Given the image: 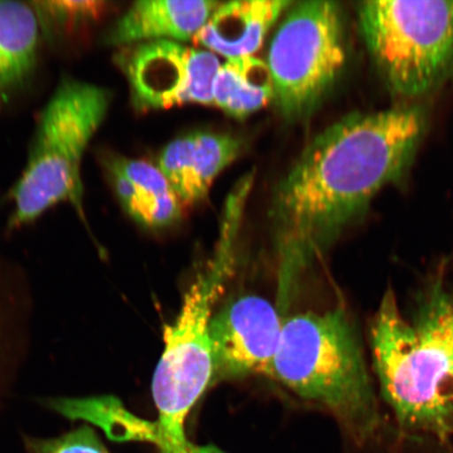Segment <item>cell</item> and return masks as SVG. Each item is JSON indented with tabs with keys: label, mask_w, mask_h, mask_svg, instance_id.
<instances>
[{
	"label": "cell",
	"mask_w": 453,
	"mask_h": 453,
	"mask_svg": "<svg viewBox=\"0 0 453 453\" xmlns=\"http://www.w3.org/2000/svg\"><path fill=\"white\" fill-rule=\"evenodd\" d=\"M425 129L418 106L354 112L305 147L275 187L270 207L285 298L311 260L379 192L404 177Z\"/></svg>",
	"instance_id": "1"
},
{
	"label": "cell",
	"mask_w": 453,
	"mask_h": 453,
	"mask_svg": "<svg viewBox=\"0 0 453 453\" xmlns=\"http://www.w3.org/2000/svg\"><path fill=\"white\" fill-rule=\"evenodd\" d=\"M251 187L249 180H241L230 192L212 257L187 288L174 321L164 327L163 353L151 385L158 417L152 422L150 441L161 453H186L187 418L212 383L213 311L234 269L236 240Z\"/></svg>",
	"instance_id": "2"
},
{
	"label": "cell",
	"mask_w": 453,
	"mask_h": 453,
	"mask_svg": "<svg viewBox=\"0 0 453 453\" xmlns=\"http://www.w3.org/2000/svg\"><path fill=\"white\" fill-rule=\"evenodd\" d=\"M269 377L336 418L364 445L380 426L364 345L347 310L304 311L283 320Z\"/></svg>",
	"instance_id": "3"
},
{
	"label": "cell",
	"mask_w": 453,
	"mask_h": 453,
	"mask_svg": "<svg viewBox=\"0 0 453 453\" xmlns=\"http://www.w3.org/2000/svg\"><path fill=\"white\" fill-rule=\"evenodd\" d=\"M110 104L109 90L62 79L39 119L27 165L14 187L10 228L33 223L61 203H71L85 220L83 157Z\"/></svg>",
	"instance_id": "4"
},
{
	"label": "cell",
	"mask_w": 453,
	"mask_h": 453,
	"mask_svg": "<svg viewBox=\"0 0 453 453\" xmlns=\"http://www.w3.org/2000/svg\"><path fill=\"white\" fill-rule=\"evenodd\" d=\"M371 348L381 395L404 432L444 443L453 435V383L449 361L405 319L392 288L371 326Z\"/></svg>",
	"instance_id": "5"
},
{
	"label": "cell",
	"mask_w": 453,
	"mask_h": 453,
	"mask_svg": "<svg viewBox=\"0 0 453 453\" xmlns=\"http://www.w3.org/2000/svg\"><path fill=\"white\" fill-rule=\"evenodd\" d=\"M357 13L368 55L396 97H423L452 76L453 0H370Z\"/></svg>",
	"instance_id": "6"
},
{
	"label": "cell",
	"mask_w": 453,
	"mask_h": 453,
	"mask_svg": "<svg viewBox=\"0 0 453 453\" xmlns=\"http://www.w3.org/2000/svg\"><path fill=\"white\" fill-rule=\"evenodd\" d=\"M347 60L340 4L326 0L292 4L268 52L277 111L288 121L308 118L331 92Z\"/></svg>",
	"instance_id": "7"
},
{
	"label": "cell",
	"mask_w": 453,
	"mask_h": 453,
	"mask_svg": "<svg viewBox=\"0 0 453 453\" xmlns=\"http://www.w3.org/2000/svg\"><path fill=\"white\" fill-rule=\"evenodd\" d=\"M116 61L137 110L213 104V82L220 62L211 50L172 41L147 42L123 48Z\"/></svg>",
	"instance_id": "8"
},
{
	"label": "cell",
	"mask_w": 453,
	"mask_h": 453,
	"mask_svg": "<svg viewBox=\"0 0 453 453\" xmlns=\"http://www.w3.org/2000/svg\"><path fill=\"white\" fill-rule=\"evenodd\" d=\"M282 326L280 311L263 297L245 296L225 304L211 326L212 382L269 376Z\"/></svg>",
	"instance_id": "9"
},
{
	"label": "cell",
	"mask_w": 453,
	"mask_h": 453,
	"mask_svg": "<svg viewBox=\"0 0 453 453\" xmlns=\"http://www.w3.org/2000/svg\"><path fill=\"white\" fill-rule=\"evenodd\" d=\"M242 142L234 135L198 132L175 139L164 149L157 168L185 207L208 196L214 180L241 154Z\"/></svg>",
	"instance_id": "10"
},
{
	"label": "cell",
	"mask_w": 453,
	"mask_h": 453,
	"mask_svg": "<svg viewBox=\"0 0 453 453\" xmlns=\"http://www.w3.org/2000/svg\"><path fill=\"white\" fill-rule=\"evenodd\" d=\"M220 3L208 0H142L107 32L104 42L126 48L147 42L194 41Z\"/></svg>",
	"instance_id": "11"
},
{
	"label": "cell",
	"mask_w": 453,
	"mask_h": 453,
	"mask_svg": "<svg viewBox=\"0 0 453 453\" xmlns=\"http://www.w3.org/2000/svg\"><path fill=\"white\" fill-rule=\"evenodd\" d=\"M293 4L288 0H236L219 7L194 42L225 58L252 56L270 28Z\"/></svg>",
	"instance_id": "12"
},
{
	"label": "cell",
	"mask_w": 453,
	"mask_h": 453,
	"mask_svg": "<svg viewBox=\"0 0 453 453\" xmlns=\"http://www.w3.org/2000/svg\"><path fill=\"white\" fill-rule=\"evenodd\" d=\"M105 160L119 201L134 220L150 228H160L180 219L183 207L157 166L121 157Z\"/></svg>",
	"instance_id": "13"
},
{
	"label": "cell",
	"mask_w": 453,
	"mask_h": 453,
	"mask_svg": "<svg viewBox=\"0 0 453 453\" xmlns=\"http://www.w3.org/2000/svg\"><path fill=\"white\" fill-rule=\"evenodd\" d=\"M39 28L32 4L0 2V107L25 88L35 70Z\"/></svg>",
	"instance_id": "14"
},
{
	"label": "cell",
	"mask_w": 453,
	"mask_h": 453,
	"mask_svg": "<svg viewBox=\"0 0 453 453\" xmlns=\"http://www.w3.org/2000/svg\"><path fill=\"white\" fill-rule=\"evenodd\" d=\"M273 98V81L267 62L248 56L220 65L213 82V104L226 115L247 118Z\"/></svg>",
	"instance_id": "15"
},
{
	"label": "cell",
	"mask_w": 453,
	"mask_h": 453,
	"mask_svg": "<svg viewBox=\"0 0 453 453\" xmlns=\"http://www.w3.org/2000/svg\"><path fill=\"white\" fill-rule=\"evenodd\" d=\"M415 325L445 355L453 378V296L435 288Z\"/></svg>",
	"instance_id": "16"
},
{
	"label": "cell",
	"mask_w": 453,
	"mask_h": 453,
	"mask_svg": "<svg viewBox=\"0 0 453 453\" xmlns=\"http://www.w3.org/2000/svg\"><path fill=\"white\" fill-rule=\"evenodd\" d=\"M104 2H39L33 3L39 17L52 19L53 24L65 31L77 30L98 19L104 14Z\"/></svg>",
	"instance_id": "17"
},
{
	"label": "cell",
	"mask_w": 453,
	"mask_h": 453,
	"mask_svg": "<svg viewBox=\"0 0 453 453\" xmlns=\"http://www.w3.org/2000/svg\"><path fill=\"white\" fill-rule=\"evenodd\" d=\"M27 453H110L89 426H81L54 439H25Z\"/></svg>",
	"instance_id": "18"
},
{
	"label": "cell",
	"mask_w": 453,
	"mask_h": 453,
	"mask_svg": "<svg viewBox=\"0 0 453 453\" xmlns=\"http://www.w3.org/2000/svg\"><path fill=\"white\" fill-rule=\"evenodd\" d=\"M186 453H226L223 450L218 449L213 445L207 446H196L195 444H191L190 441L188 445H187Z\"/></svg>",
	"instance_id": "19"
},
{
	"label": "cell",
	"mask_w": 453,
	"mask_h": 453,
	"mask_svg": "<svg viewBox=\"0 0 453 453\" xmlns=\"http://www.w3.org/2000/svg\"><path fill=\"white\" fill-rule=\"evenodd\" d=\"M0 327H2V326H0Z\"/></svg>",
	"instance_id": "20"
}]
</instances>
